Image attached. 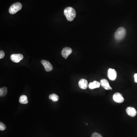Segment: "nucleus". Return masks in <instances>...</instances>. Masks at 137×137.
<instances>
[{"instance_id": "nucleus-1", "label": "nucleus", "mask_w": 137, "mask_h": 137, "mask_svg": "<svg viewBox=\"0 0 137 137\" xmlns=\"http://www.w3.org/2000/svg\"><path fill=\"white\" fill-rule=\"evenodd\" d=\"M64 14L68 21H73L76 17V11L72 7L65 8L64 10Z\"/></svg>"}, {"instance_id": "nucleus-2", "label": "nucleus", "mask_w": 137, "mask_h": 137, "mask_svg": "<svg viewBox=\"0 0 137 137\" xmlns=\"http://www.w3.org/2000/svg\"><path fill=\"white\" fill-rule=\"evenodd\" d=\"M126 29L123 27L119 28L115 34V38L117 40H120L123 39L126 34Z\"/></svg>"}, {"instance_id": "nucleus-3", "label": "nucleus", "mask_w": 137, "mask_h": 137, "mask_svg": "<svg viewBox=\"0 0 137 137\" xmlns=\"http://www.w3.org/2000/svg\"><path fill=\"white\" fill-rule=\"evenodd\" d=\"M22 6L20 3H17L12 5L10 7L9 12L11 14H15L22 9Z\"/></svg>"}, {"instance_id": "nucleus-4", "label": "nucleus", "mask_w": 137, "mask_h": 137, "mask_svg": "<svg viewBox=\"0 0 137 137\" xmlns=\"http://www.w3.org/2000/svg\"><path fill=\"white\" fill-rule=\"evenodd\" d=\"M24 58L21 54H14L10 56V58L12 61L15 63H18Z\"/></svg>"}, {"instance_id": "nucleus-5", "label": "nucleus", "mask_w": 137, "mask_h": 137, "mask_svg": "<svg viewBox=\"0 0 137 137\" xmlns=\"http://www.w3.org/2000/svg\"><path fill=\"white\" fill-rule=\"evenodd\" d=\"M113 98L114 101L117 103H121L124 101V98L121 93H116L113 95Z\"/></svg>"}, {"instance_id": "nucleus-6", "label": "nucleus", "mask_w": 137, "mask_h": 137, "mask_svg": "<svg viewBox=\"0 0 137 137\" xmlns=\"http://www.w3.org/2000/svg\"><path fill=\"white\" fill-rule=\"evenodd\" d=\"M108 77L111 81H115L117 77V73L116 71L114 69L109 68L108 71Z\"/></svg>"}, {"instance_id": "nucleus-7", "label": "nucleus", "mask_w": 137, "mask_h": 137, "mask_svg": "<svg viewBox=\"0 0 137 137\" xmlns=\"http://www.w3.org/2000/svg\"><path fill=\"white\" fill-rule=\"evenodd\" d=\"M41 63L45 67V70L47 72H50L53 70V66L48 61L45 60L41 61Z\"/></svg>"}, {"instance_id": "nucleus-8", "label": "nucleus", "mask_w": 137, "mask_h": 137, "mask_svg": "<svg viewBox=\"0 0 137 137\" xmlns=\"http://www.w3.org/2000/svg\"><path fill=\"white\" fill-rule=\"evenodd\" d=\"M73 52V50L70 47L64 48L62 51L61 54L62 57L65 59H66L68 56L72 53Z\"/></svg>"}, {"instance_id": "nucleus-9", "label": "nucleus", "mask_w": 137, "mask_h": 137, "mask_svg": "<svg viewBox=\"0 0 137 137\" xmlns=\"http://www.w3.org/2000/svg\"><path fill=\"white\" fill-rule=\"evenodd\" d=\"M100 84L104 89L106 90H112V88L110 86L109 82L106 79H102L100 81Z\"/></svg>"}, {"instance_id": "nucleus-10", "label": "nucleus", "mask_w": 137, "mask_h": 137, "mask_svg": "<svg viewBox=\"0 0 137 137\" xmlns=\"http://www.w3.org/2000/svg\"><path fill=\"white\" fill-rule=\"evenodd\" d=\"M126 112L128 115L131 117H134L137 115V111L134 107H129L126 109Z\"/></svg>"}, {"instance_id": "nucleus-11", "label": "nucleus", "mask_w": 137, "mask_h": 137, "mask_svg": "<svg viewBox=\"0 0 137 137\" xmlns=\"http://www.w3.org/2000/svg\"><path fill=\"white\" fill-rule=\"evenodd\" d=\"M79 85L82 89H86L88 87V82L85 79H82L79 81Z\"/></svg>"}, {"instance_id": "nucleus-12", "label": "nucleus", "mask_w": 137, "mask_h": 137, "mask_svg": "<svg viewBox=\"0 0 137 137\" xmlns=\"http://www.w3.org/2000/svg\"><path fill=\"white\" fill-rule=\"evenodd\" d=\"M100 85L101 84L99 82L96 81H95L93 82L90 83L88 85V87L90 89L93 90V89H94L95 88H98L100 87Z\"/></svg>"}, {"instance_id": "nucleus-13", "label": "nucleus", "mask_w": 137, "mask_h": 137, "mask_svg": "<svg viewBox=\"0 0 137 137\" xmlns=\"http://www.w3.org/2000/svg\"><path fill=\"white\" fill-rule=\"evenodd\" d=\"M19 102L20 103L22 104H26L28 103V100L27 96L25 95L21 96L20 97Z\"/></svg>"}, {"instance_id": "nucleus-14", "label": "nucleus", "mask_w": 137, "mask_h": 137, "mask_svg": "<svg viewBox=\"0 0 137 137\" xmlns=\"http://www.w3.org/2000/svg\"><path fill=\"white\" fill-rule=\"evenodd\" d=\"M7 88L6 87H4L1 88L0 89V96L1 97H4L6 95L7 93Z\"/></svg>"}, {"instance_id": "nucleus-15", "label": "nucleus", "mask_w": 137, "mask_h": 137, "mask_svg": "<svg viewBox=\"0 0 137 137\" xmlns=\"http://www.w3.org/2000/svg\"><path fill=\"white\" fill-rule=\"evenodd\" d=\"M49 99L53 101L57 102L59 99V97L55 94H52L49 96Z\"/></svg>"}, {"instance_id": "nucleus-16", "label": "nucleus", "mask_w": 137, "mask_h": 137, "mask_svg": "<svg viewBox=\"0 0 137 137\" xmlns=\"http://www.w3.org/2000/svg\"><path fill=\"white\" fill-rule=\"evenodd\" d=\"M6 125L2 122H0V130L1 131H4L6 129Z\"/></svg>"}, {"instance_id": "nucleus-17", "label": "nucleus", "mask_w": 137, "mask_h": 137, "mask_svg": "<svg viewBox=\"0 0 137 137\" xmlns=\"http://www.w3.org/2000/svg\"><path fill=\"white\" fill-rule=\"evenodd\" d=\"M91 137H103L101 134L98 132H95L91 135Z\"/></svg>"}, {"instance_id": "nucleus-18", "label": "nucleus", "mask_w": 137, "mask_h": 137, "mask_svg": "<svg viewBox=\"0 0 137 137\" xmlns=\"http://www.w3.org/2000/svg\"><path fill=\"white\" fill-rule=\"evenodd\" d=\"M5 53H4V51L2 50L0 51V59H1L3 58L5 56Z\"/></svg>"}, {"instance_id": "nucleus-19", "label": "nucleus", "mask_w": 137, "mask_h": 137, "mask_svg": "<svg viewBox=\"0 0 137 137\" xmlns=\"http://www.w3.org/2000/svg\"><path fill=\"white\" fill-rule=\"evenodd\" d=\"M134 82L135 83H137V74H135L134 75Z\"/></svg>"}]
</instances>
